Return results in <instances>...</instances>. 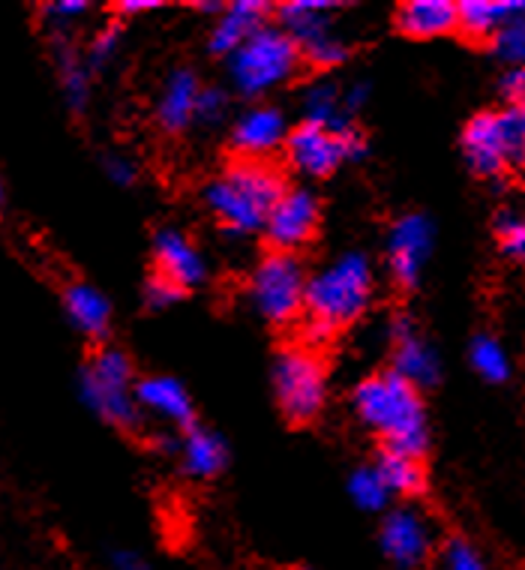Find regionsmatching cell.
Wrapping results in <instances>:
<instances>
[{"label":"cell","mask_w":525,"mask_h":570,"mask_svg":"<svg viewBox=\"0 0 525 570\" xmlns=\"http://www.w3.org/2000/svg\"><path fill=\"white\" fill-rule=\"evenodd\" d=\"M376 295V274L367 253L348 249L321 271L307 276L304 295V348L327 345L334 336L367 313Z\"/></svg>","instance_id":"6da1fadb"},{"label":"cell","mask_w":525,"mask_h":570,"mask_svg":"<svg viewBox=\"0 0 525 570\" xmlns=\"http://www.w3.org/2000/svg\"><path fill=\"white\" fill-rule=\"evenodd\" d=\"M355 414L364 426L385 442L390 451L424 456L429 444V417L417 387L399 379L397 373H376L355 387Z\"/></svg>","instance_id":"7a4b0ae2"},{"label":"cell","mask_w":525,"mask_h":570,"mask_svg":"<svg viewBox=\"0 0 525 570\" xmlns=\"http://www.w3.org/2000/svg\"><path fill=\"white\" fill-rule=\"evenodd\" d=\"M286 193V180L268 163L238 159L205 187V205L231 237L256 235Z\"/></svg>","instance_id":"3957f363"},{"label":"cell","mask_w":525,"mask_h":570,"mask_svg":"<svg viewBox=\"0 0 525 570\" xmlns=\"http://www.w3.org/2000/svg\"><path fill=\"white\" fill-rule=\"evenodd\" d=\"M132 387H136L132 361L123 348H115V345H102L81 370L79 391L85 405L100 421H106L115 430H127V433L139 430L141 423Z\"/></svg>","instance_id":"277c9868"},{"label":"cell","mask_w":525,"mask_h":570,"mask_svg":"<svg viewBox=\"0 0 525 570\" xmlns=\"http://www.w3.org/2000/svg\"><path fill=\"white\" fill-rule=\"evenodd\" d=\"M300 67V49L277 24L258 28L247 42L228 55V76L244 97L256 99L286 85Z\"/></svg>","instance_id":"5b68a950"},{"label":"cell","mask_w":525,"mask_h":570,"mask_svg":"<svg viewBox=\"0 0 525 570\" xmlns=\"http://www.w3.org/2000/svg\"><path fill=\"white\" fill-rule=\"evenodd\" d=\"M307 267L295 253L268 249L249 279V301L256 313L274 327H288L304 315Z\"/></svg>","instance_id":"8992f818"},{"label":"cell","mask_w":525,"mask_h":570,"mask_svg":"<svg viewBox=\"0 0 525 570\" xmlns=\"http://www.w3.org/2000/svg\"><path fill=\"white\" fill-rule=\"evenodd\" d=\"M274 396L291 426H307L325 412L327 370L316 352L304 345L286 348L274 357Z\"/></svg>","instance_id":"52a82bcc"},{"label":"cell","mask_w":525,"mask_h":570,"mask_svg":"<svg viewBox=\"0 0 525 570\" xmlns=\"http://www.w3.org/2000/svg\"><path fill=\"white\" fill-rule=\"evenodd\" d=\"M283 150L291 166L307 177H330L339 166L355 163L367 154V138L360 129H327L321 124L300 120L298 127L288 129Z\"/></svg>","instance_id":"ba28073f"},{"label":"cell","mask_w":525,"mask_h":570,"mask_svg":"<svg viewBox=\"0 0 525 570\" xmlns=\"http://www.w3.org/2000/svg\"><path fill=\"white\" fill-rule=\"evenodd\" d=\"M382 552L399 570H420L436 550V525L415 504L394 508L382 520Z\"/></svg>","instance_id":"9c48e42d"},{"label":"cell","mask_w":525,"mask_h":570,"mask_svg":"<svg viewBox=\"0 0 525 570\" xmlns=\"http://www.w3.org/2000/svg\"><path fill=\"white\" fill-rule=\"evenodd\" d=\"M436 244V228L424 214H406L399 217L387 235V271L399 288H417L424 267L433 256Z\"/></svg>","instance_id":"30bf717a"},{"label":"cell","mask_w":525,"mask_h":570,"mask_svg":"<svg viewBox=\"0 0 525 570\" xmlns=\"http://www.w3.org/2000/svg\"><path fill=\"white\" fill-rule=\"evenodd\" d=\"M318 223H321V202L316 193L307 187H286L261 232L268 237L270 249L295 253L316 237Z\"/></svg>","instance_id":"8fae6325"},{"label":"cell","mask_w":525,"mask_h":570,"mask_svg":"<svg viewBox=\"0 0 525 570\" xmlns=\"http://www.w3.org/2000/svg\"><path fill=\"white\" fill-rule=\"evenodd\" d=\"M390 340H394V366L390 373L406 379L412 387H436L442 382V361L433 345L417 334L412 315H397L390 322Z\"/></svg>","instance_id":"7c38bea8"},{"label":"cell","mask_w":525,"mask_h":570,"mask_svg":"<svg viewBox=\"0 0 525 570\" xmlns=\"http://www.w3.org/2000/svg\"><path fill=\"white\" fill-rule=\"evenodd\" d=\"M286 136V115L277 106H252L231 127V150L240 159L265 163L274 150L283 148Z\"/></svg>","instance_id":"4fadbf2b"},{"label":"cell","mask_w":525,"mask_h":570,"mask_svg":"<svg viewBox=\"0 0 525 570\" xmlns=\"http://www.w3.org/2000/svg\"><path fill=\"white\" fill-rule=\"evenodd\" d=\"M132 396H136V405L139 412L153 414L157 421L169 423V426H178V430H192L196 426V405H192V396L178 379L171 375H148V379H139L136 387H132Z\"/></svg>","instance_id":"5bb4252c"},{"label":"cell","mask_w":525,"mask_h":570,"mask_svg":"<svg viewBox=\"0 0 525 570\" xmlns=\"http://www.w3.org/2000/svg\"><path fill=\"white\" fill-rule=\"evenodd\" d=\"M153 262H157V274L166 276L184 292L208 279V262L201 256L199 246L192 244L180 228H162L153 237Z\"/></svg>","instance_id":"9a60e30c"},{"label":"cell","mask_w":525,"mask_h":570,"mask_svg":"<svg viewBox=\"0 0 525 570\" xmlns=\"http://www.w3.org/2000/svg\"><path fill=\"white\" fill-rule=\"evenodd\" d=\"M463 157L477 177H502L507 171V157L498 138L496 111H481L463 129Z\"/></svg>","instance_id":"2e32d148"},{"label":"cell","mask_w":525,"mask_h":570,"mask_svg":"<svg viewBox=\"0 0 525 570\" xmlns=\"http://www.w3.org/2000/svg\"><path fill=\"white\" fill-rule=\"evenodd\" d=\"M270 3L265 0H238V3H228L226 10L219 12L217 28L210 30V51L228 58L231 51L238 49L240 42H247L258 28L268 24Z\"/></svg>","instance_id":"e0dca14e"},{"label":"cell","mask_w":525,"mask_h":570,"mask_svg":"<svg viewBox=\"0 0 525 570\" xmlns=\"http://www.w3.org/2000/svg\"><path fill=\"white\" fill-rule=\"evenodd\" d=\"M525 7L519 0H463L456 3V33H463L468 42L484 46L493 42L498 30L505 28L514 16H523Z\"/></svg>","instance_id":"ac0fdd59"},{"label":"cell","mask_w":525,"mask_h":570,"mask_svg":"<svg viewBox=\"0 0 525 570\" xmlns=\"http://www.w3.org/2000/svg\"><path fill=\"white\" fill-rule=\"evenodd\" d=\"M397 30L408 40H438L456 33L454 0H406L397 10Z\"/></svg>","instance_id":"d6986e66"},{"label":"cell","mask_w":525,"mask_h":570,"mask_svg":"<svg viewBox=\"0 0 525 570\" xmlns=\"http://www.w3.org/2000/svg\"><path fill=\"white\" fill-rule=\"evenodd\" d=\"M180 469L187 478L196 481H210L228 469V444L226 439L205 426H192L184 433V442L178 444Z\"/></svg>","instance_id":"ffe728a7"},{"label":"cell","mask_w":525,"mask_h":570,"mask_svg":"<svg viewBox=\"0 0 525 570\" xmlns=\"http://www.w3.org/2000/svg\"><path fill=\"white\" fill-rule=\"evenodd\" d=\"M199 76L192 69L180 67L171 72L162 94L157 99V120L166 132H184L192 124V111H196V97H199Z\"/></svg>","instance_id":"44dd1931"},{"label":"cell","mask_w":525,"mask_h":570,"mask_svg":"<svg viewBox=\"0 0 525 570\" xmlns=\"http://www.w3.org/2000/svg\"><path fill=\"white\" fill-rule=\"evenodd\" d=\"M63 309L76 331L90 340H102L111 327V304L100 288L88 283H70L63 288Z\"/></svg>","instance_id":"7402d4cb"},{"label":"cell","mask_w":525,"mask_h":570,"mask_svg":"<svg viewBox=\"0 0 525 570\" xmlns=\"http://www.w3.org/2000/svg\"><path fill=\"white\" fill-rule=\"evenodd\" d=\"M337 7L339 3H330V0H291V3L279 7V21H283L279 28L286 30L298 49H304V46L334 30L330 16Z\"/></svg>","instance_id":"603a6c76"},{"label":"cell","mask_w":525,"mask_h":570,"mask_svg":"<svg viewBox=\"0 0 525 570\" xmlns=\"http://www.w3.org/2000/svg\"><path fill=\"white\" fill-rule=\"evenodd\" d=\"M382 478V483L394 495H403V499H417L424 495L426 483H429V474H426L424 456H412V453L390 451V448H382L376 465H373Z\"/></svg>","instance_id":"cb8c5ba5"},{"label":"cell","mask_w":525,"mask_h":570,"mask_svg":"<svg viewBox=\"0 0 525 570\" xmlns=\"http://www.w3.org/2000/svg\"><path fill=\"white\" fill-rule=\"evenodd\" d=\"M55 67H58L60 88L70 102L72 115H85L90 102V69L67 37L55 40Z\"/></svg>","instance_id":"d4e9b609"},{"label":"cell","mask_w":525,"mask_h":570,"mask_svg":"<svg viewBox=\"0 0 525 570\" xmlns=\"http://www.w3.org/2000/svg\"><path fill=\"white\" fill-rule=\"evenodd\" d=\"M304 115L309 124H321L327 129H348L355 120H348L339 109V88L334 81H313L304 94Z\"/></svg>","instance_id":"484cf974"},{"label":"cell","mask_w":525,"mask_h":570,"mask_svg":"<svg viewBox=\"0 0 525 570\" xmlns=\"http://www.w3.org/2000/svg\"><path fill=\"white\" fill-rule=\"evenodd\" d=\"M468 361L475 366V373L489 384H505L511 379V357H507L505 345L498 343L493 334H477L468 348Z\"/></svg>","instance_id":"4316f807"},{"label":"cell","mask_w":525,"mask_h":570,"mask_svg":"<svg viewBox=\"0 0 525 570\" xmlns=\"http://www.w3.org/2000/svg\"><path fill=\"white\" fill-rule=\"evenodd\" d=\"M348 495H351V502L360 511L367 513L385 511L387 504H390V492H387V487L382 483L373 465H360V469L351 472V478H348Z\"/></svg>","instance_id":"83f0119b"},{"label":"cell","mask_w":525,"mask_h":570,"mask_svg":"<svg viewBox=\"0 0 525 570\" xmlns=\"http://www.w3.org/2000/svg\"><path fill=\"white\" fill-rule=\"evenodd\" d=\"M498 138L505 148L507 168H523L525 159V111L523 106H507L505 111H496Z\"/></svg>","instance_id":"f1b7e54d"},{"label":"cell","mask_w":525,"mask_h":570,"mask_svg":"<svg viewBox=\"0 0 525 570\" xmlns=\"http://www.w3.org/2000/svg\"><path fill=\"white\" fill-rule=\"evenodd\" d=\"M496 235L498 246H502V253H505L507 258L519 262V258L525 256V219L516 207H502V210H498Z\"/></svg>","instance_id":"f546056e"},{"label":"cell","mask_w":525,"mask_h":570,"mask_svg":"<svg viewBox=\"0 0 525 570\" xmlns=\"http://www.w3.org/2000/svg\"><path fill=\"white\" fill-rule=\"evenodd\" d=\"M493 49L507 67H523L525 60V12L514 16L505 28L493 37Z\"/></svg>","instance_id":"4dcf8cb0"},{"label":"cell","mask_w":525,"mask_h":570,"mask_svg":"<svg viewBox=\"0 0 525 570\" xmlns=\"http://www.w3.org/2000/svg\"><path fill=\"white\" fill-rule=\"evenodd\" d=\"M442 570H489L486 568L484 556L477 550L475 543L466 541V538H447L445 547H442Z\"/></svg>","instance_id":"1f68e13d"},{"label":"cell","mask_w":525,"mask_h":570,"mask_svg":"<svg viewBox=\"0 0 525 570\" xmlns=\"http://www.w3.org/2000/svg\"><path fill=\"white\" fill-rule=\"evenodd\" d=\"M88 7L85 0H58V3H42L40 19L55 30V40L63 37V30H70L79 19L88 16Z\"/></svg>","instance_id":"d6a6232c"},{"label":"cell","mask_w":525,"mask_h":570,"mask_svg":"<svg viewBox=\"0 0 525 570\" xmlns=\"http://www.w3.org/2000/svg\"><path fill=\"white\" fill-rule=\"evenodd\" d=\"M228 115V94L222 88H201L199 97H196V111H192V120H199L205 127H217L222 124Z\"/></svg>","instance_id":"836d02e7"},{"label":"cell","mask_w":525,"mask_h":570,"mask_svg":"<svg viewBox=\"0 0 525 570\" xmlns=\"http://www.w3.org/2000/svg\"><path fill=\"white\" fill-rule=\"evenodd\" d=\"M184 297H187V292L178 288L175 283H169L166 276L153 274L148 283H145V304H148V309H157V313L171 309V306L180 304Z\"/></svg>","instance_id":"e575fe53"},{"label":"cell","mask_w":525,"mask_h":570,"mask_svg":"<svg viewBox=\"0 0 525 570\" xmlns=\"http://www.w3.org/2000/svg\"><path fill=\"white\" fill-rule=\"evenodd\" d=\"M120 49V28L118 24H109V28H102L93 42H90L88 51V69H102L109 63Z\"/></svg>","instance_id":"d590c367"},{"label":"cell","mask_w":525,"mask_h":570,"mask_svg":"<svg viewBox=\"0 0 525 570\" xmlns=\"http://www.w3.org/2000/svg\"><path fill=\"white\" fill-rule=\"evenodd\" d=\"M367 99H369V85H367V81H355L351 88L339 94V109H343V115H346L348 120H355L357 111L367 106Z\"/></svg>","instance_id":"8d00e7d4"},{"label":"cell","mask_w":525,"mask_h":570,"mask_svg":"<svg viewBox=\"0 0 525 570\" xmlns=\"http://www.w3.org/2000/svg\"><path fill=\"white\" fill-rule=\"evenodd\" d=\"M502 97L507 99V106H523V97H525L523 67H507V72L502 76Z\"/></svg>","instance_id":"74e56055"},{"label":"cell","mask_w":525,"mask_h":570,"mask_svg":"<svg viewBox=\"0 0 525 570\" xmlns=\"http://www.w3.org/2000/svg\"><path fill=\"white\" fill-rule=\"evenodd\" d=\"M102 166H106V175L120 184V187H129L132 180H136V166H132V159L120 157V154H109V157L102 159Z\"/></svg>","instance_id":"f35d334b"},{"label":"cell","mask_w":525,"mask_h":570,"mask_svg":"<svg viewBox=\"0 0 525 570\" xmlns=\"http://www.w3.org/2000/svg\"><path fill=\"white\" fill-rule=\"evenodd\" d=\"M111 570H150V564L145 561V556H139L136 550H115L109 559Z\"/></svg>","instance_id":"ab89813d"},{"label":"cell","mask_w":525,"mask_h":570,"mask_svg":"<svg viewBox=\"0 0 525 570\" xmlns=\"http://www.w3.org/2000/svg\"><path fill=\"white\" fill-rule=\"evenodd\" d=\"M159 7H162L159 0H123V3H118V12L120 16H141V12L159 10Z\"/></svg>","instance_id":"60d3db41"},{"label":"cell","mask_w":525,"mask_h":570,"mask_svg":"<svg viewBox=\"0 0 525 570\" xmlns=\"http://www.w3.org/2000/svg\"><path fill=\"white\" fill-rule=\"evenodd\" d=\"M0 205H3V184H0Z\"/></svg>","instance_id":"b9f144b4"},{"label":"cell","mask_w":525,"mask_h":570,"mask_svg":"<svg viewBox=\"0 0 525 570\" xmlns=\"http://www.w3.org/2000/svg\"><path fill=\"white\" fill-rule=\"evenodd\" d=\"M300 570H313V568H300Z\"/></svg>","instance_id":"7bdbcfd3"}]
</instances>
